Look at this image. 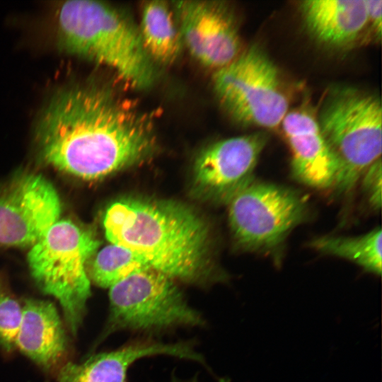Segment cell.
I'll return each mask as SVG.
<instances>
[{"label":"cell","mask_w":382,"mask_h":382,"mask_svg":"<svg viewBox=\"0 0 382 382\" xmlns=\"http://www.w3.org/2000/svg\"><path fill=\"white\" fill-rule=\"evenodd\" d=\"M36 137L43 160L84 180L136 164L156 146L151 118L104 88L74 87L44 110Z\"/></svg>","instance_id":"6da1fadb"},{"label":"cell","mask_w":382,"mask_h":382,"mask_svg":"<svg viewBox=\"0 0 382 382\" xmlns=\"http://www.w3.org/2000/svg\"><path fill=\"white\" fill-rule=\"evenodd\" d=\"M107 239L143 259L173 280L205 278L209 231L192 209L174 201L128 197L106 209Z\"/></svg>","instance_id":"7a4b0ae2"},{"label":"cell","mask_w":382,"mask_h":382,"mask_svg":"<svg viewBox=\"0 0 382 382\" xmlns=\"http://www.w3.org/2000/svg\"><path fill=\"white\" fill-rule=\"evenodd\" d=\"M59 45L63 50L112 69L127 85L145 89L156 71L143 45L139 30L121 11L103 2L73 0L57 11Z\"/></svg>","instance_id":"3957f363"},{"label":"cell","mask_w":382,"mask_h":382,"mask_svg":"<svg viewBox=\"0 0 382 382\" xmlns=\"http://www.w3.org/2000/svg\"><path fill=\"white\" fill-rule=\"evenodd\" d=\"M109 308L97 347L115 332L156 338L180 328H202L203 314L190 306L175 281L152 268L130 274L109 288Z\"/></svg>","instance_id":"277c9868"},{"label":"cell","mask_w":382,"mask_h":382,"mask_svg":"<svg viewBox=\"0 0 382 382\" xmlns=\"http://www.w3.org/2000/svg\"><path fill=\"white\" fill-rule=\"evenodd\" d=\"M316 120L336 162L333 187L347 192L381 158V100L374 94L353 87L337 88L326 96Z\"/></svg>","instance_id":"5b68a950"},{"label":"cell","mask_w":382,"mask_h":382,"mask_svg":"<svg viewBox=\"0 0 382 382\" xmlns=\"http://www.w3.org/2000/svg\"><path fill=\"white\" fill-rule=\"evenodd\" d=\"M99 241L69 219L58 220L28 253L31 275L45 294L56 298L73 335L80 328L91 296L86 264Z\"/></svg>","instance_id":"8992f818"},{"label":"cell","mask_w":382,"mask_h":382,"mask_svg":"<svg viewBox=\"0 0 382 382\" xmlns=\"http://www.w3.org/2000/svg\"><path fill=\"white\" fill-rule=\"evenodd\" d=\"M212 81L224 110L242 125L276 128L289 112L279 70L258 45H251L216 70Z\"/></svg>","instance_id":"52a82bcc"},{"label":"cell","mask_w":382,"mask_h":382,"mask_svg":"<svg viewBox=\"0 0 382 382\" xmlns=\"http://www.w3.org/2000/svg\"><path fill=\"white\" fill-rule=\"evenodd\" d=\"M233 237L243 249L279 246L307 214L303 198L291 189L252 179L226 202Z\"/></svg>","instance_id":"ba28073f"},{"label":"cell","mask_w":382,"mask_h":382,"mask_svg":"<svg viewBox=\"0 0 382 382\" xmlns=\"http://www.w3.org/2000/svg\"><path fill=\"white\" fill-rule=\"evenodd\" d=\"M61 212L58 193L45 178L28 173L16 176L0 193V245L33 246Z\"/></svg>","instance_id":"9c48e42d"},{"label":"cell","mask_w":382,"mask_h":382,"mask_svg":"<svg viewBox=\"0 0 382 382\" xmlns=\"http://www.w3.org/2000/svg\"><path fill=\"white\" fill-rule=\"evenodd\" d=\"M173 4L183 44L199 62L217 70L241 54V37L225 6L207 1Z\"/></svg>","instance_id":"30bf717a"},{"label":"cell","mask_w":382,"mask_h":382,"mask_svg":"<svg viewBox=\"0 0 382 382\" xmlns=\"http://www.w3.org/2000/svg\"><path fill=\"white\" fill-rule=\"evenodd\" d=\"M266 134L259 132L213 143L197 156L193 168L196 189L225 202L253 179L258 158L266 146Z\"/></svg>","instance_id":"8fae6325"},{"label":"cell","mask_w":382,"mask_h":382,"mask_svg":"<svg viewBox=\"0 0 382 382\" xmlns=\"http://www.w3.org/2000/svg\"><path fill=\"white\" fill-rule=\"evenodd\" d=\"M166 356L198 363L205 368L204 356L192 340L165 342L139 336L115 349L96 353L81 363L68 362L59 369L58 382H127L131 366L141 359Z\"/></svg>","instance_id":"7c38bea8"},{"label":"cell","mask_w":382,"mask_h":382,"mask_svg":"<svg viewBox=\"0 0 382 382\" xmlns=\"http://www.w3.org/2000/svg\"><path fill=\"white\" fill-rule=\"evenodd\" d=\"M281 125L291 151L295 178L315 188L333 187L337 165L316 115L307 109L294 110L288 112Z\"/></svg>","instance_id":"4fadbf2b"},{"label":"cell","mask_w":382,"mask_h":382,"mask_svg":"<svg viewBox=\"0 0 382 382\" xmlns=\"http://www.w3.org/2000/svg\"><path fill=\"white\" fill-rule=\"evenodd\" d=\"M67 338L54 305L48 301L28 299L16 338V348L42 369L50 371L64 359Z\"/></svg>","instance_id":"5bb4252c"},{"label":"cell","mask_w":382,"mask_h":382,"mask_svg":"<svg viewBox=\"0 0 382 382\" xmlns=\"http://www.w3.org/2000/svg\"><path fill=\"white\" fill-rule=\"evenodd\" d=\"M299 9L310 35L331 48L353 45L367 28L365 0H305Z\"/></svg>","instance_id":"9a60e30c"},{"label":"cell","mask_w":382,"mask_h":382,"mask_svg":"<svg viewBox=\"0 0 382 382\" xmlns=\"http://www.w3.org/2000/svg\"><path fill=\"white\" fill-rule=\"evenodd\" d=\"M139 30L144 49L153 61L170 64L178 58L183 42L173 11L166 2L144 3Z\"/></svg>","instance_id":"2e32d148"},{"label":"cell","mask_w":382,"mask_h":382,"mask_svg":"<svg viewBox=\"0 0 382 382\" xmlns=\"http://www.w3.org/2000/svg\"><path fill=\"white\" fill-rule=\"evenodd\" d=\"M381 234V227H378L357 237H320L311 241L310 245L323 253L347 259L366 272L380 276Z\"/></svg>","instance_id":"e0dca14e"},{"label":"cell","mask_w":382,"mask_h":382,"mask_svg":"<svg viewBox=\"0 0 382 382\" xmlns=\"http://www.w3.org/2000/svg\"><path fill=\"white\" fill-rule=\"evenodd\" d=\"M151 268L139 256L122 245L110 243L100 250L90 266V281L110 288L137 272Z\"/></svg>","instance_id":"ac0fdd59"},{"label":"cell","mask_w":382,"mask_h":382,"mask_svg":"<svg viewBox=\"0 0 382 382\" xmlns=\"http://www.w3.org/2000/svg\"><path fill=\"white\" fill-rule=\"evenodd\" d=\"M23 316V305L0 282V347L6 352L16 349V338Z\"/></svg>","instance_id":"d6986e66"},{"label":"cell","mask_w":382,"mask_h":382,"mask_svg":"<svg viewBox=\"0 0 382 382\" xmlns=\"http://www.w3.org/2000/svg\"><path fill=\"white\" fill-rule=\"evenodd\" d=\"M362 187L372 207H381V158L371 164L361 177Z\"/></svg>","instance_id":"ffe728a7"},{"label":"cell","mask_w":382,"mask_h":382,"mask_svg":"<svg viewBox=\"0 0 382 382\" xmlns=\"http://www.w3.org/2000/svg\"><path fill=\"white\" fill-rule=\"evenodd\" d=\"M365 4L367 14V28L369 26L375 36L380 38L382 24V1L365 0Z\"/></svg>","instance_id":"44dd1931"},{"label":"cell","mask_w":382,"mask_h":382,"mask_svg":"<svg viewBox=\"0 0 382 382\" xmlns=\"http://www.w3.org/2000/svg\"><path fill=\"white\" fill-rule=\"evenodd\" d=\"M169 382H199L197 377H193L190 379H180L178 378H172Z\"/></svg>","instance_id":"7402d4cb"}]
</instances>
